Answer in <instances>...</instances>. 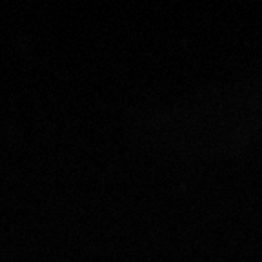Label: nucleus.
Masks as SVG:
<instances>
[]
</instances>
